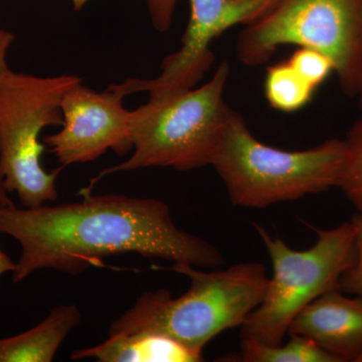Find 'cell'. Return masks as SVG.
<instances>
[{
	"label": "cell",
	"mask_w": 362,
	"mask_h": 362,
	"mask_svg": "<svg viewBox=\"0 0 362 362\" xmlns=\"http://www.w3.org/2000/svg\"><path fill=\"white\" fill-rule=\"evenodd\" d=\"M0 233L21 245L13 283L44 269L76 275L117 255L204 269L225 264L214 245L178 228L168 204L154 199L90 194L82 202L56 206H0Z\"/></svg>",
	"instance_id": "6da1fadb"
},
{
	"label": "cell",
	"mask_w": 362,
	"mask_h": 362,
	"mask_svg": "<svg viewBox=\"0 0 362 362\" xmlns=\"http://www.w3.org/2000/svg\"><path fill=\"white\" fill-rule=\"evenodd\" d=\"M170 270L189 278L187 291L177 298L163 289L143 293L134 306L112 322L109 337L163 335L202 354L216 335L242 326L263 301L269 282L265 267L258 262L209 272L173 264Z\"/></svg>",
	"instance_id": "7a4b0ae2"
},
{
	"label": "cell",
	"mask_w": 362,
	"mask_h": 362,
	"mask_svg": "<svg viewBox=\"0 0 362 362\" xmlns=\"http://www.w3.org/2000/svg\"><path fill=\"white\" fill-rule=\"evenodd\" d=\"M228 75L230 66L223 61L202 87L149 100L131 111L132 154L102 171L81 194H90L98 181L113 173L147 168L187 171L211 165L233 111L223 99Z\"/></svg>",
	"instance_id": "3957f363"
},
{
	"label": "cell",
	"mask_w": 362,
	"mask_h": 362,
	"mask_svg": "<svg viewBox=\"0 0 362 362\" xmlns=\"http://www.w3.org/2000/svg\"><path fill=\"white\" fill-rule=\"evenodd\" d=\"M343 159L344 140L299 151L275 148L257 139L233 111L211 166L235 206L261 209L338 187Z\"/></svg>",
	"instance_id": "277c9868"
},
{
	"label": "cell",
	"mask_w": 362,
	"mask_h": 362,
	"mask_svg": "<svg viewBox=\"0 0 362 362\" xmlns=\"http://www.w3.org/2000/svg\"><path fill=\"white\" fill-rule=\"evenodd\" d=\"M294 45L332 62L345 94L362 89V0H279L251 23L237 42L240 62L264 65L279 47Z\"/></svg>",
	"instance_id": "5b68a950"
},
{
	"label": "cell",
	"mask_w": 362,
	"mask_h": 362,
	"mask_svg": "<svg viewBox=\"0 0 362 362\" xmlns=\"http://www.w3.org/2000/svg\"><path fill=\"white\" fill-rule=\"evenodd\" d=\"M83 78L76 75L37 77L9 69L0 77V182L16 192L23 207L58 199L59 170H45L47 146L40 134L63 124L62 101Z\"/></svg>",
	"instance_id": "8992f818"
},
{
	"label": "cell",
	"mask_w": 362,
	"mask_h": 362,
	"mask_svg": "<svg viewBox=\"0 0 362 362\" xmlns=\"http://www.w3.org/2000/svg\"><path fill=\"white\" fill-rule=\"evenodd\" d=\"M255 228L268 250L273 276L263 301L240 326V342L277 346L302 309L325 293L339 290L340 279L356 261V235L351 221L330 230L315 228V245L295 251L261 226L255 223Z\"/></svg>",
	"instance_id": "52a82bcc"
},
{
	"label": "cell",
	"mask_w": 362,
	"mask_h": 362,
	"mask_svg": "<svg viewBox=\"0 0 362 362\" xmlns=\"http://www.w3.org/2000/svg\"><path fill=\"white\" fill-rule=\"evenodd\" d=\"M279 0H189L190 14L181 47L164 58L161 73L152 80L128 78L117 88L125 96L149 92L160 100L194 89L214 62L211 42L235 25H246Z\"/></svg>",
	"instance_id": "ba28073f"
},
{
	"label": "cell",
	"mask_w": 362,
	"mask_h": 362,
	"mask_svg": "<svg viewBox=\"0 0 362 362\" xmlns=\"http://www.w3.org/2000/svg\"><path fill=\"white\" fill-rule=\"evenodd\" d=\"M124 97L114 84L97 92L80 83L66 93L62 129L42 139L61 168L96 160L108 150L120 156L132 151L131 111Z\"/></svg>",
	"instance_id": "9c48e42d"
},
{
	"label": "cell",
	"mask_w": 362,
	"mask_h": 362,
	"mask_svg": "<svg viewBox=\"0 0 362 362\" xmlns=\"http://www.w3.org/2000/svg\"><path fill=\"white\" fill-rule=\"evenodd\" d=\"M287 334L307 338L340 362L357 361L362 354V298L340 290L325 293L302 309Z\"/></svg>",
	"instance_id": "30bf717a"
},
{
	"label": "cell",
	"mask_w": 362,
	"mask_h": 362,
	"mask_svg": "<svg viewBox=\"0 0 362 362\" xmlns=\"http://www.w3.org/2000/svg\"><path fill=\"white\" fill-rule=\"evenodd\" d=\"M81 322L82 313L77 305H59L32 329L0 339V362H51Z\"/></svg>",
	"instance_id": "8fae6325"
},
{
	"label": "cell",
	"mask_w": 362,
	"mask_h": 362,
	"mask_svg": "<svg viewBox=\"0 0 362 362\" xmlns=\"http://www.w3.org/2000/svg\"><path fill=\"white\" fill-rule=\"evenodd\" d=\"M95 358L100 362H199L197 354L171 338L158 334H117L96 346L71 352V359Z\"/></svg>",
	"instance_id": "7c38bea8"
},
{
	"label": "cell",
	"mask_w": 362,
	"mask_h": 362,
	"mask_svg": "<svg viewBox=\"0 0 362 362\" xmlns=\"http://www.w3.org/2000/svg\"><path fill=\"white\" fill-rule=\"evenodd\" d=\"M264 87L271 107L287 113L304 108L317 90L293 68L288 59L268 68Z\"/></svg>",
	"instance_id": "4fadbf2b"
},
{
	"label": "cell",
	"mask_w": 362,
	"mask_h": 362,
	"mask_svg": "<svg viewBox=\"0 0 362 362\" xmlns=\"http://www.w3.org/2000/svg\"><path fill=\"white\" fill-rule=\"evenodd\" d=\"M239 358L244 362H340L311 340L297 335L277 346L240 342Z\"/></svg>",
	"instance_id": "5bb4252c"
},
{
	"label": "cell",
	"mask_w": 362,
	"mask_h": 362,
	"mask_svg": "<svg viewBox=\"0 0 362 362\" xmlns=\"http://www.w3.org/2000/svg\"><path fill=\"white\" fill-rule=\"evenodd\" d=\"M338 187L362 214V118L354 124L344 139V159Z\"/></svg>",
	"instance_id": "9a60e30c"
},
{
	"label": "cell",
	"mask_w": 362,
	"mask_h": 362,
	"mask_svg": "<svg viewBox=\"0 0 362 362\" xmlns=\"http://www.w3.org/2000/svg\"><path fill=\"white\" fill-rule=\"evenodd\" d=\"M288 62L316 90L334 71L332 62L327 57L306 47H300L293 52Z\"/></svg>",
	"instance_id": "2e32d148"
},
{
	"label": "cell",
	"mask_w": 362,
	"mask_h": 362,
	"mask_svg": "<svg viewBox=\"0 0 362 362\" xmlns=\"http://www.w3.org/2000/svg\"><path fill=\"white\" fill-rule=\"evenodd\" d=\"M350 221L356 235V258L354 265L340 279L339 290L362 298V214H354Z\"/></svg>",
	"instance_id": "e0dca14e"
},
{
	"label": "cell",
	"mask_w": 362,
	"mask_h": 362,
	"mask_svg": "<svg viewBox=\"0 0 362 362\" xmlns=\"http://www.w3.org/2000/svg\"><path fill=\"white\" fill-rule=\"evenodd\" d=\"M90 0H70L73 9L80 11ZM150 20L159 33H165L173 25V16L178 0H146Z\"/></svg>",
	"instance_id": "ac0fdd59"
},
{
	"label": "cell",
	"mask_w": 362,
	"mask_h": 362,
	"mask_svg": "<svg viewBox=\"0 0 362 362\" xmlns=\"http://www.w3.org/2000/svg\"><path fill=\"white\" fill-rule=\"evenodd\" d=\"M16 40V35L7 30H0V77L4 75L6 71L9 70L7 65L6 56L9 47Z\"/></svg>",
	"instance_id": "d6986e66"
},
{
	"label": "cell",
	"mask_w": 362,
	"mask_h": 362,
	"mask_svg": "<svg viewBox=\"0 0 362 362\" xmlns=\"http://www.w3.org/2000/svg\"><path fill=\"white\" fill-rule=\"evenodd\" d=\"M14 268H16V263H13V259L0 249V276L8 272L13 273Z\"/></svg>",
	"instance_id": "ffe728a7"
},
{
	"label": "cell",
	"mask_w": 362,
	"mask_h": 362,
	"mask_svg": "<svg viewBox=\"0 0 362 362\" xmlns=\"http://www.w3.org/2000/svg\"><path fill=\"white\" fill-rule=\"evenodd\" d=\"M13 202L11 201V197H9L8 192L6 188L4 187L2 183L0 182V206H13Z\"/></svg>",
	"instance_id": "44dd1931"
},
{
	"label": "cell",
	"mask_w": 362,
	"mask_h": 362,
	"mask_svg": "<svg viewBox=\"0 0 362 362\" xmlns=\"http://www.w3.org/2000/svg\"><path fill=\"white\" fill-rule=\"evenodd\" d=\"M359 100H361V107H362V89L361 90V94H359Z\"/></svg>",
	"instance_id": "7402d4cb"
},
{
	"label": "cell",
	"mask_w": 362,
	"mask_h": 362,
	"mask_svg": "<svg viewBox=\"0 0 362 362\" xmlns=\"http://www.w3.org/2000/svg\"><path fill=\"white\" fill-rule=\"evenodd\" d=\"M357 361H362V354H361V356L358 357V359H357Z\"/></svg>",
	"instance_id": "603a6c76"
}]
</instances>
